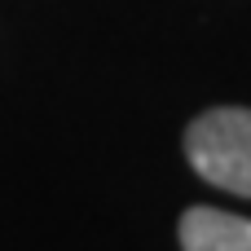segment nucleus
<instances>
[{
	"instance_id": "nucleus-1",
	"label": "nucleus",
	"mask_w": 251,
	"mask_h": 251,
	"mask_svg": "<svg viewBox=\"0 0 251 251\" xmlns=\"http://www.w3.org/2000/svg\"><path fill=\"white\" fill-rule=\"evenodd\" d=\"M185 159L207 185L251 199V110L247 106L203 110L185 128Z\"/></svg>"
},
{
	"instance_id": "nucleus-2",
	"label": "nucleus",
	"mask_w": 251,
	"mask_h": 251,
	"mask_svg": "<svg viewBox=\"0 0 251 251\" xmlns=\"http://www.w3.org/2000/svg\"><path fill=\"white\" fill-rule=\"evenodd\" d=\"M181 251H251V221L221 207H190L181 216Z\"/></svg>"
}]
</instances>
